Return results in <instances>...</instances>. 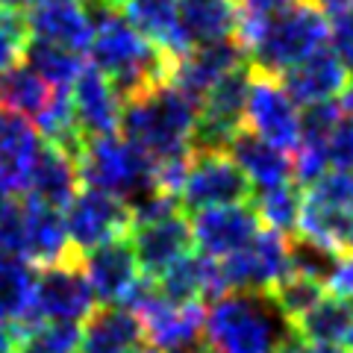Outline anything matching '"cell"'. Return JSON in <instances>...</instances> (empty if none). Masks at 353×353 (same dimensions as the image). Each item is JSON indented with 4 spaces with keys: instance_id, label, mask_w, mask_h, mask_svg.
I'll return each mask as SVG.
<instances>
[{
    "instance_id": "7bdbcfd3",
    "label": "cell",
    "mask_w": 353,
    "mask_h": 353,
    "mask_svg": "<svg viewBox=\"0 0 353 353\" xmlns=\"http://www.w3.org/2000/svg\"><path fill=\"white\" fill-rule=\"evenodd\" d=\"M32 3H36V0H0V9H6V12H18V15H24Z\"/></svg>"
},
{
    "instance_id": "ab89813d",
    "label": "cell",
    "mask_w": 353,
    "mask_h": 353,
    "mask_svg": "<svg viewBox=\"0 0 353 353\" xmlns=\"http://www.w3.org/2000/svg\"><path fill=\"white\" fill-rule=\"evenodd\" d=\"M241 3V18H259L268 12H277L283 6H292L297 0H239Z\"/></svg>"
},
{
    "instance_id": "484cf974",
    "label": "cell",
    "mask_w": 353,
    "mask_h": 353,
    "mask_svg": "<svg viewBox=\"0 0 353 353\" xmlns=\"http://www.w3.org/2000/svg\"><path fill=\"white\" fill-rule=\"evenodd\" d=\"M294 333L309 345H336L350 347L353 345V306L341 297L324 294L309 312L294 321Z\"/></svg>"
},
{
    "instance_id": "8992f818",
    "label": "cell",
    "mask_w": 353,
    "mask_h": 353,
    "mask_svg": "<svg viewBox=\"0 0 353 353\" xmlns=\"http://www.w3.org/2000/svg\"><path fill=\"white\" fill-rule=\"evenodd\" d=\"M97 309L80 256L65 259L50 268H39L32 283V303L27 324H80Z\"/></svg>"
},
{
    "instance_id": "ffe728a7",
    "label": "cell",
    "mask_w": 353,
    "mask_h": 353,
    "mask_svg": "<svg viewBox=\"0 0 353 353\" xmlns=\"http://www.w3.org/2000/svg\"><path fill=\"white\" fill-rule=\"evenodd\" d=\"M176 24L185 50L239 39L241 3L239 0H176Z\"/></svg>"
},
{
    "instance_id": "f1b7e54d",
    "label": "cell",
    "mask_w": 353,
    "mask_h": 353,
    "mask_svg": "<svg viewBox=\"0 0 353 353\" xmlns=\"http://www.w3.org/2000/svg\"><path fill=\"white\" fill-rule=\"evenodd\" d=\"M36 268L18 256L0 253V324H27Z\"/></svg>"
},
{
    "instance_id": "83f0119b",
    "label": "cell",
    "mask_w": 353,
    "mask_h": 353,
    "mask_svg": "<svg viewBox=\"0 0 353 353\" xmlns=\"http://www.w3.org/2000/svg\"><path fill=\"white\" fill-rule=\"evenodd\" d=\"M53 88L36 77L24 62L12 65L9 71L0 74V109L15 112L27 121H36L44 106H48Z\"/></svg>"
},
{
    "instance_id": "1f68e13d",
    "label": "cell",
    "mask_w": 353,
    "mask_h": 353,
    "mask_svg": "<svg viewBox=\"0 0 353 353\" xmlns=\"http://www.w3.org/2000/svg\"><path fill=\"white\" fill-rule=\"evenodd\" d=\"M268 294H271V301L277 303L280 312L289 318L292 327H294V321H301V318L309 312V309H312V306L327 294V289H324L321 283L309 280V277L285 274V277H283L277 285H274Z\"/></svg>"
},
{
    "instance_id": "e0dca14e",
    "label": "cell",
    "mask_w": 353,
    "mask_h": 353,
    "mask_svg": "<svg viewBox=\"0 0 353 353\" xmlns=\"http://www.w3.org/2000/svg\"><path fill=\"white\" fill-rule=\"evenodd\" d=\"M280 83L297 106L330 103L347 88V68L330 48H321L280 74Z\"/></svg>"
},
{
    "instance_id": "4316f807",
    "label": "cell",
    "mask_w": 353,
    "mask_h": 353,
    "mask_svg": "<svg viewBox=\"0 0 353 353\" xmlns=\"http://www.w3.org/2000/svg\"><path fill=\"white\" fill-rule=\"evenodd\" d=\"M21 62L36 77H41L50 88H71V83L85 68V59L80 50L50 44V41H39V39H27Z\"/></svg>"
},
{
    "instance_id": "836d02e7",
    "label": "cell",
    "mask_w": 353,
    "mask_h": 353,
    "mask_svg": "<svg viewBox=\"0 0 353 353\" xmlns=\"http://www.w3.org/2000/svg\"><path fill=\"white\" fill-rule=\"evenodd\" d=\"M303 201L312 206L330 209L336 215L353 218V174L350 171H327L312 185L303 189Z\"/></svg>"
},
{
    "instance_id": "7c38bea8",
    "label": "cell",
    "mask_w": 353,
    "mask_h": 353,
    "mask_svg": "<svg viewBox=\"0 0 353 353\" xmlns=\"http://www.w3.org/2000/svg\"><path fill=\"white\" fill-rule=\"evenodd\" d=\"M80 265L88 285H92L94 301L101 306H124L130 294L136 292V285L145 280L127 236L83 253Z\"/></svg>"
},
{
    "instance_id": "7402d4cb",
    "label": "cell",
    "mask_w": 353,
    "mask_h": 353,
    "mask_svg": "<svg viewBox=\"0 0 353 353\" xmlns=\"http://www.w3.org/2000/svg\"><path fill=\"white\" fill-rule=\"evenodd\" d=\"M159 294L171 303H212L221 294H227L224 277H221L218 259L201 256V253H189L185 259L171 265L162 277L153 280Z\"/></svg>"
},
{
    "instance_id": "cb8c5ba5",
    "label": "cell",
    "mask_w": 353,
    "mask_h": 353,
    "mask_svg": "<svg viewBox=\"0 0 353 353\" xmlns=\"http://www.w3.org/2000/svg\"><path fill=\"white\" fill-rule=\"evenodd\" d=\"M39 148L41 139L39 130L32 127V121L0 109V174L15 185L18 194H24L27 189V174L32 168Z\"/></svg>"
},
{
    "instance_id": "74e56055",
    "label": "cell",
    "mask_w": 353,
    "mask_h": 353,
    "mask_svg": "<svg viewBox=\"0 0 353 353\" xmlns=\"http://www.w3.org/2000/svg\"><path fill=\"white\" fill-rule=\"evenodd\" d=\"M330 39L327 48L336 53L339 62L347 68V74H353V6L345 12L330 15Z\"/></svg>"
},
{
    "instance_id": "d6986e66",
    "label": "cell",
    "mask_w": 353,
    "mask_h": 353,
    "mask_svg": "<svg viewBox=\"0 0 353 353\" xmlns=\"http://www.w3.org/2000/svg\"><path fill=\"white\" fill-rule=\"evenodd\" d=\"M24 24L30 39L62 44L80 53L92 39V24H88L83 0H36L27 9Z\"/></svg>"
},
{
    "instance_id": "f546056e",
    "label": "cell",
    "mask_w": 353,
    "mask_h": 353,
    "mask_svg": "<svg viewBox=\"0 0 353 353\" xmlns=\"http://www.w3.org/2000/svg\"><path fill=\"white\" fill-rule=\"evenodd\" d=\"M250 206L256 212L259 224H268V230H274L280 236H294L301 206H303V189L297 183L274 185V189L253 194Z\"/></svg>"
},
{
    "instance_id": "30bf717a",
    "label": "cell",
    "mask_w": 353,
    "mask_h": 353,
    "mask_svg": "<svg viewBox=\"0 0 353 353\" xmlns=\"http://www.w3.org/2000/svg\"><path fill=\"white\" fill-rule=\"evenodd\" d=\"M65 230L77 256L130 233V209L97 189H80L65 206Z\"/></svg>"
},
{
    "instance_id": "d4e9b609",
    "label": "cell",
    "mask_w": 353,
    "mask_h": 353,
    "mask_svg": "<svg viewBox=\"0 0 353 353\" xmlns=\"http://www.w3.org/2000/svg\"><path fill=\"white\" fill-rule=\"evenodd\" d=\"M124 12L127 24L171 59L185 53L180 24H176V0H127Z\"/></svg>"
},
{
    "instance_id": "f35d334b",
    "label": "cell",
    "mask_w": 353,
    "mask_h": 353,
    "mask_svg": "<svg viewBox=\"0 0 353 353\" xmlns=\"http://www.w3.org/2000/svg\"><path fill=\"white\" fill-rule=\"evenodd\" d=\"M327 292L341 301H353V250L339 256L333 277L327 280Z\"/></svg>"
},
{
    "instance_id": "ee69618b",
    "label": "cell",
    "mask_w": 353,
    "mask_h": 353,
    "mask_svg": "<svg viewBox=\"0 0 353 353\" xmlns=\"http://www.w3.org/2000/svg\"><path fill=\"white\" fill-rule=\"evenodd\" d=\"M12 197H21V194L15 192V185L9 183L3 174H0V206H3V203H9V201H12Z\"/></svg>"
},
{
    "instance_id": "60d3db41",
    "label": "cell",
    "mask_w": 353,
    "mask_h": 353,
    "mask_svg": "<svg viewBox=\"0 0 353 353\" xmlns=\"http://www.w3.org/2000/svg\"><path fill=\"white\" fill-rule=\"evenodd\" d=\"M277 353H350L347 347H336V345H309L297 333H292V339L277 350Z\"/></svg>"
},
{
    "instance_id": "8d00e7d4",
    "label": "cell",
    "mask_w": 353,
    "mask_h": 353,
    "mask_svg": "<svg viewBox=\"0 0 353 353\" xmlns=\"http://www.w3.org/2000/svg\"><path fill=\"white\" fill-rule=\"evenodd\" d=\"M24 250V197H12L0 206V253L18 256Z\"/></svg>"
},
{
    "instance_id": "b9f144b4",
    "label": "cell",
    "mask_w": 353,
    "mask_h": 353,
    "mask_svg": "<svg viewBox=\"0 0 353 353\" xmlns=\"http://www.w3.org/2000/svg\"><path fill=\"white\" fill-rule=\"evenodd\" d=\"M15 347H18V327L0 324V353H15Z\"/></svg>"
},
{
    "instance_id": "44dd1931",
    "label": "cell",
    "mask_w": 353,
    "mask_h": 353,
    "mask_svg": "<svg viewBox=\"0 0 353 353\" xmlns=\"http://www.w3.org/2000/svg\"><path fill=\"white\" fill-rule=\"evenodd\" d=\"M27 197L39 203H48L53 209H65L71 197L80 192V171L77 159L65 153L59 145L41 141V148L32 159V168L27 174Z\"/></svg>"
},
{
    "instance_id": "ac0fdd59",
    "label": "cell",
    "mask_w": 353,
    "mask_h": 353,
    "mask_svg": "<svg viewBox=\"0 0 353 353\" xmlns=\"http://www.w3.org/2000/svg\"><path fill=\"white\" fill-rule=\"evenodd\" d=\"M74 256L77 253L68 241L62 209L24 197V250H21V259L30 262L32 268H50V265H59Z\"/></svg>"
},
{
    "instance_id": "7a4b0ae2",
    "label": "cell",
    "mask_w": 353,
    "mask_h": 353,
    "mask_svg": "<svg viewBox=\"0 0 353 353\" xmlns=\"http://www.w3.org/2000/svg\"><path fill=\"white\" fill-rule=\"evenodd\" d=\"M330 21L315 0H297L277 12L241 18L239 41L248 53V65L259 74L280 77L292 65L327 48Z\"/></svg>"
},
{
    "instance_id": "4dcf8cb0",
    "label": "cell",
    "mask_w": 353,
    "mask_h": 353,
    "mask_svg": "<svg viewBox=\"0 0 353 353\" xmlns=\"http://www.w3.org/2000/svg\"><path fill=\"white\" fill-rule=\"evenodd\" d=\"M339 256L341 253L318 245V241H312V239H303L297 233L289 236V274L309 277V280L321 283L324 289H327V280L333 277Z\"/></svg>"
},
{
    "instance_id": "d6a6232c",
    "label": "cell",
    "mask_w": 353,
    "mask_h": 353,
    "mask_svg": "<svg viewBox=\"0 0 353 353\" xmlns=\"http://www.w3.org/2000/svg\"><path fill=\"white\" fill-rule=\"evenodd\" d=\"M80 327L77 324H30L18 327L21 353H77Z\"/></svg>"
},
{
    "instance_id": "681fc988",
    "label": "cell",
    "mask_w": 353,
    "mask_h": 353,
    "mask_svg": "<svg viewBox=\"0 0 353 353\" xmlns=\"http://www.w3.org/2000/svg\"><path fill=\"white\" fill-rule=\"evenodd\" d=\"M350 306H353V303H350Z\"/></svg>"
},
{
    "instance_id": "5b68a950",
    "label": "cell",
    "mask_w": 353,
    "mask_h": 353,
    "mask_svg": "<svg viewBox=\"0 0 353 353\" xmlns=\"http://www.w3.org/2000/svg\"><path fill=\"white\" fill-rule=\"evenodd\" d=\"M77 171H80V183H85V189H97L115 197L127 209L136 206L141 197L159 192L157 165L118 132L85 139L80 157H77Z\"/></svg>"
},
{
    "instance_id": "6da1fadb",
    "label": "cell",
    "mask_w": 353,
    "mask_h": 353,
    "mask_svg": "<svg viewBox=\"0 0 353 353\" xmlns=\"http://www.w3.org/2000/svg\"><path fill=\"white\" fill-rule=\"evenodd\" d=\"M83 6L92 24V39H88L92 65L112 83L121 101L168 83L174 62L168 53L132 30L127 18L103 0H83Z\"/></svg>"
},
{
    "instance_id": "e575fe53",
    "label": "cell",
    "mask_w": 353,
    "mask_h": 353,
    "mask_svg": "<svg viewBox=\"0 0 353 353\" xmlns=\"http://www.w3.org/2000/svg\"><path fill=\"white\" fill-rule=\"evenodd\" d=\"M324 157L330 171H350L353 174V112L341 109L336 124L330 127L324 139Z\"/></svg>"
},
{
    "instance_id": "277c9868",
    "label": "cell",
    "mask_w": 353,
    "mask_h": 353,
    "mask_svg": "<svg viewBox=\"0 0 353 353\" xmlns=\"http://www.w3.org/2000/svg\"><path fill=\"white\" fill-rule=\"evenodd\" d=\"M292 333V321L265 292H227L203 315L206 353H277Z\"/></svg>"
},
{
    "instance_id": "8fae6325",
    "label": "cell",
    "mask_w": 353,
    "mask_h": 353,
    "mask_svg": "<svg viewBox=\"0 0 353 353\" xmlns=\"http://www.w3.org/2000/svg\"><path fill=\"white\" fill-rule=\"evenodd\" d=\"M127 239L132 253H136L139 268L148 280L162 277L171 265L194 253L192 221L183 212H174L159 221H148V224H132Z\"/></svg>"
},
{
    "instance_id": "d590c367",
    "label": "cell",
    "mask_w": 353,
    "mask_h": 353,
    "mask_svg": "<svg viewBox=\"0 0 353 353\" xmlns=\"http://www.w3.org/2000/svg\"><path fill=\"white\" fill-rule=\"evenodd\" d=\"M27 39H30V32L24 24V15L0 9V74L21 62Z\"/></svg>"
},
{
    "instance_id": "7dc6e473",
    "label": "cell",
    "mask_w": 353,
    "mask_h": 353,
    "mask_svg": "<svg viewBox=\"0 0 353 353\" xmlns=\"http://www.w3.org/2000/svg\"><path fill=\"white\" fill-rule=\"evenodd\" d=\"M183 353H206V350H203V347H201V350H183Z\"/></svg>"
},
{
    "instance_id": "52a82bcc",
    "label": "cell",
    "mask_w": 353,
    "mask_h": 353,
    "mask_svg": "<svg viewBox=\"0 0 353 353\" xmlns=\"http://www.w3.org/2000/svg\"><path fill=\"white\" fill-rule=\"evenodd\" d=\"M253 189L245 174L236 168V162L227 153H192L185 165V176L176 192V203H183L189 212L203 209L250 203Z\"/></svg>"
},
{
    "instance_id": "bcb514c9",
    "label": "cell",
    "mask_w": 353,
    "mask_h": 353,
    "mask_svg": "<svg viewBox=\"0 0 353 353\" xmlns=\"http://www.w3.org/2000/svg\"><path fill=\"white\" fill-rule=\"evenodd\" d=\"M103 3H106V6H112V9H118V6H124L127 0H103Z\"/></svg>"
},
{
    "instance_id": "ba28073f",
    "label": "cell",
    "mask_w": 353,
    "mask_h": 353,
    "mask_svg": "<svg viewBox=\"0 0 353 353\" xmlns=\"http://www.w3.org/2000/svg\"><path fill=\"white\" fill-rule=\"evenodd\" d=\"M245 130L280 150L297 148V141H301V106L289 97L280 77L253 71L245 106Z\"/></svg>"
},
{
    "instance_id": "3957f363",
    "label": "cell",
    "mask_w": 353,
    "mask_h": 353,
    "mask_svg": "<svg viewBox=\"0 0 353 353\" xmlns=\"http://www.w3.org/2000/svg\"><path fill=\"white\" fill-rule=\"evenodd\" d=\"M194 124L197 103L176 92L171 83H162L124 101L118 130L132 148L159 165L192 157Z\"/></svg>"
},
{
    "instance_id": "4fadbf2b",
    "label": "cell",
    "mask_w": 353,
    "mask_h": 353,
    "mask_svg": "<svg viewBox=\"0 0 353 353\" xmlns=\"http://www.w3.org/2000/svg\"><path fill=\"white\" fill-rule=\"evenodd\" d=\"M245 62H248V53L239 39L201 44V48H189L185 53H180V57H174L168 83L201 106L209 88H212L221 77H227L230 71H236L239 65H245Z\"/></svg>"
},
{
    "instance_id": "5bb4252c",
    "label": "cell",
    "mask_w": 353,
    "mask_h": 353,
    "mask_svg": "<svg viewBox=\"0 0 353 353\" xmlns=\"http://www.w3.org/2000/svg\"><path fill=\"white\" fill-rule=\"evenodd\" d=\"M259 230L262 224L250 203L203 209V212H194V221H192L194 248L201 250V256L218 259V262L233 256L241 248H248L259 236Z\"/></svg>"
},
{
    "instance_id": "c3c4849f",
    "label": "cell",
    "mask_w": 353,
    "mask_h": 353,
    "mask_svg": "<svg viewBox=\"0 0 353 353\" xmlns=\"http://www.w3.org/2000/svg\"><path fill=\"white\" fill-rule=\"evenodd\" d=\"M350 250H353V224H350Z\"/></svg>"
},
{
    "instance_id": "9a60e30c",
    "label": "cell",
    "mask_w": 353,
    "mask_h": 353,
    "mask_svg": "<svg viewBox=\"0 0 353 353\" xmlns=\"http://www.w3.org/2000/svg\"><path fill=\"white\" fill-rule=\"evenodd\" d=\"M68 94H71L74 124L83 139H97V136L118 132L124 101H121L112 83L94 65H85L80 71V77L68 88Z\"/></svg>"
},
{
    "instance_id": "2e32d148",
    "label": "cell",
    "mask_w": 353,
    "mask_h": 353,
    "mask_svg": "<svg viewBox=\"0 0 353 353\" xmlns=\"http://www.w3.org/2000/svg\"><path fill=\"white\" fill-rule=\"evenodd\" d=\"M77 353H157L148 339L145 327L127 306H97L85 318V330H80Z\"/></svg>"
},
{
    "instance_id": "603a6c76",
    "label": "cell",
    "mask_w": 353,
    "mask_h": 353,
    "mask_svg": "<svg viewBox=\"0 0 353 353\" xmlns=\"http://www.w3.org/2000/svg\"><path fill=\"white\" fill-rule=\"evenodd\" d=\"M227 157L236 162V168L241 174H245L253 194L274 189V185H283V183H292V159L285 157V150L268 145L265 139L253 136V132L245 127L230 139Z\"/></svg>"
},
{
    "instance_id": "9c48e42d",
    "label": "cell",
    "mask_w": 353,
    "mask_h": 353,
    "mask_svg": "<svg viewBox=\"0 0 353 353\" xmlns=\"http://www.w3.org/2000/svg\"><path fill=\"white\" fill-rule=\"evenodd\" d=\"M221 277L227 292H265L268 294L289 274V236L259 230V236L233 256L221 259Z\"/></svg>"
},
{
    "instance_id": "f6af8a7d",
    "label": "cell",
    "mask_w": 353,
    "mask_h": 353,
    "mask_svg": "<svg viewBox=\"0 0 353 353\" xmlns=\"http://www.w3.org/2000/svg\"><path fill=\"white\" fill-rule=\"evenodd\" d=\"M341 109H345V112H353V83H347V88L341 92Z\"/></svg>"
}]
</instances>
